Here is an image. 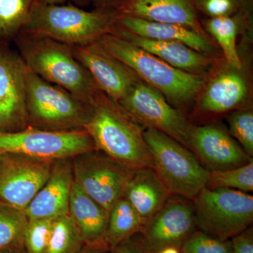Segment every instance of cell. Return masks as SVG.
<instances>
[{
  "instance_id": "obj_1",
  "label": "cell",
  "mask_w": 253,
  "mask_h": 253,
  "mask_svg": "<svg viewBox=\"0 0 253 253\" xmlns=\"http://www.w3.org/2000/svg\"><path fill=\"white\" fill-rule=\"evenodd\" d=\"M84 129L96 151L120 164L131 169L154 168L144 139V128L101 90L90 104Z\"/></svg>"
},
{
  "instance_id": "obj_2",
  "label": "cell",
  "mask_w": 253,
  "mask_h": 253,
  "mask_svg": "<svg viewBox=\"0 0 253 253\" xmlns=\"http://www.w3.org/2000/svg\"><path fill=\"white\" fill-rule=\"evenodd\" d=\"M20 56L30 71L90 104L100 90L75 57L71 46L46 37L21 32L15 38Z\"/></svg>"
},
{
  "instance_id": "obj_3",
  "label": "cell",
  "mask_w": 253,
  "mask_h": 253,
  "mask_svg": "<svg viewBox=\"0 0 253 253\" xmlns=\"http://www.w3.org/2000/svg\"><path fill=\"white\" fill-rule=\"evenodd\" d=\"M118 15L116 10L86 11L71 3L50 4L37 0L22 32L69 46L83 45L112 31Z\"/></svg>"
},
{
  "instance_id": "obj_4",
  "label": "cell",
  "mask_w": 253,
  "mask_h": 253,
  "mask_svg": "<svg viewBox=\"0 0 253 253\" xmlns=\"http://www.w3.org/2000/svg\"><path fill=\"white\" fill-rule=\"evenodd\" d=\"M111 56L130 68L138 78L176 104L194 99L204 84L201 75L173 67L114 33L104 34L97 41Z\"/></svg>"
},
{
  "instance_id": "obj_5",
  "label": "cell",
  "mask_w": 253,
  "mask_h": 253,
  "mask_svg": "<svg viewBox=\"0 0 253 253\" xmlns=\"http://www.w3.org/2000/svg\"><path fill=\"white\" fill-rule=\"evenodd\" d=\"M154 169L171 194L193 200L208 185L209 172L196 155L161 131L144 130Z\"/></svg>"
},
{
  "instance_id": "obj_6",
  "label": "cell",
  "mask_w": 253,
  "mask_h": 253,
  "mask_svg": "<svg viewBox=\"0 0 253 253\" xmlns=\"http://www.w3.org/2000/svg\"><path fill=\"white\" fill-rule=\"evenodd\" d=\"M28 126L51 131L84 129L90 104L28 71L26 88Z\"/></svg>"
},
{
  "instance_id": "obj_7",
  "label": "cell",
  "mask_w": 253,
  "mask_h": 253,
  "mask_svg": "<svg viewBox=\"0 0 253 253\" xmlns=\"http://www.w3.org/2000/svg\"><path fill=\"white\" fill-rule=\"evenodd\" d=\"M200 231L223 241L249 229L253 221V197L231 189L205 187L193 199Z\"/></svg>"
},
{
  "instance_id": "obj_8",
  "label": "cell",
  "mask_w": 253,
  "mask_h": 253,
  "mask_svg": "<svg viewBox=\"0 0 253 253\" xmlns=\"http://www.w3.org/2000/svg\"><path fill=\"white\" fill-rule=\"evenodd\" d=\"M94 150L92 139L85 129L51 131L28 126L21 130L0 131V154L56 161Z\"/></svg>"
},
{
  "instance_id": "obj_9",
  "label": "cell",
  "mask_w": 253,
  "mask_h": 253,
  "mask_svg": "<svg viewBox=\"0 0 253 253\" xmlns=\"http://www.w3.org/2000/svg\"><path fill=\"white\" fill-rule=\"evenodd\" d=\"M117 104L144 129L161 131L191 150L193 126L153 86L139 80Z\"/></svg>"
},
{
  "instance_id": "obj_10",
  "label": "cell",
  "mask_w": 253,
  "mask_h": 253,
  "mask_svg": "<svg viewBox=\"0 0 253 253\" xmlns=\"http://www.w3.org/2000/svg\"><path fill=\"white\" fill-rule=\"evenodd\" d=\"M72 168L76 184L108 211L123 197L134 170L96 150L73 158Z\"/></svg>"
},
{
  "instance_id": "obj_11",
  "label": "cell",
  "mask_w": 253,
  "mask_h": 253,
  "mask_svg": "<svg viewBox=\"0 0 253 253\" xmlns=\"http://www.w3.org/2000/svg\"><path fill=\"white\" fill-rule=\"evenodd\" d=\"M54 162L0 154V201L25 211L49 179Z\"/></svg>"
},
{
  "instance_id": "obj_12",
  "label": "cell",
  "mask_w": 253,
  "mask_h": 253,
  "mask_svg": "<svg viewBox=\"0 0 253 253\" xmlns=\"http://www.w3.org/2000/svg\"><path fill=\"white\" fill-rule=\"evenodd\" d=\"M28 71L19 53L0 43V131L21 130L28 126Z\"/></svg>"
},
{
  "instance_id": "obj_13",
  "label": "cell",
  "mask_w": 253,
  "mask_h": 253,
  "mask_svg": "<svg viewBox=\"0 0 253 253\" xmlns=\"http://www.w3.org/2000/svg\"><path fill=\"white\" fill-rule=\"evenodd\" d=\"M196 229L194 206L179 196L169 198L140 234L146 249L156 253L167 247L180 249Z\"/></svg>"
},
{
  "instance_id": "obj_14",
  "label": "cell",
  "mask_w": 253,
  "mask_h": 253,
  "mask_svg": "<svg viewBox=\"0 0 253 253\" xmlns=\"http://www.w3.org/2000/svg\"><path fill=\"white\" fill-rule=\"evenodd\" d=\"M71 47L75 57L89 73L97 87L115 102H119L140 80L97 41Z\"/></svg>"
},
{
  "instance_id": "obj_15",
  "label": "cell",
  "mask_w": 253,
  "mask_h": 253,
  "mask_svg": "<svg viewBox=\"0 0 253 253\" xmlns=\"http://www.w3.org/2000/svg\"><path fill=\"white\" fill-rule=\"evenodd\" d=\"M190 144L210 172L233 169L253 161L224 129L214 125L193 126Z\"/></svg>"
},
{
  "instance_id": "obj_16",
  "label": "cell",
  "mask_w": 253,
  "mask_h": 253,
  "mask_svg": "<svg viewBox=\"0 0 253 253\" xmlns=\"http://www.w3.org/2000/svg\"><path fill=\"white\" fill-rule=\"evenodd\" d=\"M115 10L123 16L179 25L205 36L195 0H122Z\"/></svg>"
},
{
  "instance_id": "obj_17",
  "label": "cell",
  "mask_w": 253,
  "mask_h": 253,
  "mask_svg": "<svg viewBox=\"0 0 253 253\" xmlns=\"http://www.w3.org/2000/svg\"><path fill=\"white\" fill-rule=\"evenodd\" d=\"M73 181L71 160L54 161L49 179L24 211L28 220L67 215Z\"/></svg>"
},
{
  "instance_id": "obj_18",
  "label": "cell",
  "mask_w": 253,
  "mask_h": 253,
  "mask_svg": "<svg viewBox=\"0 0 253 253\" xmlns=\"http://www.w3.org/2000/svg\"><path fill=\"white\" fill-rule=\"evenodd\" d=\"M110 33L130 42L173 67L186 72L199 75V73L207 71L212 62V59L206 55L178 42L154 41L141 38L116 24Z\"/></svg>"
},
{
  "instance_id": "obj_19",
  "label": "cell",
  "mask_w": 253,
  "mask_h": 253,
  "mask_svg": "<svg viewBox=\"0 0 253 253\" xmlns=\"http://www.w3.org/2000/svg\"><path fill=\"white\" fill-rule=\"evenodd\" d=\"M152 168L134 169L123 197L134 208L144 226L172 196Z\"/></svg>"
},
{
  "instance_id": "obj_20",
  "label": "cell",
  "mask_w": 253,
  "mask_h": 253,
  "mask_svg": "<svg viewBox=\"0 0 253 253\" xmlns=\"http://www.w3.org/2000/svg\"><path fill=\"white\" fill-rule=\"evenodd\" d=\"M109 211L89 197L73 181L68 215L81 233L84 244L109 249L106 231Z\"/></svg>"
},
{
  "instance_id": "obj_21",
  "label": "cell",
  "mask_w": 253,
  "mask_h": 253,
  "mask_svg": "<svg viewBox=\"0 0 253 253\" xmlns=\"http://www.w3.org/2000/svg\"><path fill=\"white\" fill-rule=\"evenodd\" d=\"M116 25L141 38L154 41L178 42L204 54L212 51V46L206 36L179 25L153 22L119 14Z\"/></svg>"
},
{
  "instance_id": "obj_22",
  "label": "cell",
  "mask_w": 253,
  "mask_h": 253,
  "mask_svg": "<svg viewBox=\"0 0 253 253\" xmlns=\"http://www.w3.org/2000/svg\"><path fill=\"white\" fill-rule=\"evenodd\" d=\"M247 93V83L241 75L234 71L221 73L208 86L201 99V109L212 113L230 111L244 101Z\"/></svg>"
},
{
  "instance_id": "obj_23",
  "label": "cell",
  "mask_w": 253,
  "mask_h": 253,
  "mask_svg": "<svg viewBox=\"0 0 253 253\" xmlns=\"http://www.w3.org/2000/svg\"><path fill=\"white\" fill-rule=\"evenodd\" d=\"M251 1L244 0L237 12L232 16L211 18L205 21V28L219 43L226 62L235 70L242 68L236 48V37L239 27L251 17Z\"/></svg>"
},
{
  "instance_id": "obj_24",
  "label": "cell",
  "mask_w": 253,
  "mask_h": 253,
  "mask_svg": "<svg viewBox=\"0 0 253 253\" xmlns=\"http://www.w3.org/2000/svg\"><path fill=\"white\" fill-rule=\"evenodd\" d=\"M144 224L136 212L125 198L118 200L109 211L106 244L112 249L131 236L139 234Z\"/></svg>"
},
{
  "instance_id": "obj_25",
  "label": "cell",
  "mask_w": 253,
  "mask_h": 253,
  "mask_svg": "<svg viewBox=\"0 0 253 253\" xmlns=\"http://www.w3.org/2000/svg\"><path fill=\"white\" fill-rule=\"evenodd\" d=\"M37 0H0V43L15 39L23 31Z\"/></svg>"
},
{
  "instance_id": "obj_26",
  "label": "cell",
  "mask_w": 253,
  "mask_h": 253,
  "mask_svg": "<svg viewBox=\"0 0 253 253\" xmlns=\"http://www.w3.org/2000/svg\"><path fill=\"white\" fill-rule=\"evenodd\" d=\"M28 221L24 211L0 201V249L24 247L23 234Z\"/></svg>"
},
{
  "instance_id": "obj_27",
  "label": "cell",
  "mask_w": 253,
  "mask_h": 253,
  "mask_svg": "<svg viewBox=\"0 0 253 253\" xmlns=\"http://www.w3.org/2000/svg\"><path fill=\"white\" fill-rule=\"evenodd\" d=\"M84 242L70 216H61L53 221L46 253H79Z\"/></svg>"
},
{
  "instance_id": "obj_28",
  "label": "cell",
  "mask_w": 253,
  "mask_h": 253,
  "mask_svg": "<svg viewBox=\"0 0 253 253\" xmlns=\"http://www.w3.org/2000/svg\"><path fill=\"white\" fill-rule=\"evenodd\" d=\"M206 187L251 192L253 191V161L233 169L211 171Z\"/></svg>"
},
{
  "instance_id": "obj_29",
  "label": "cell",
  "mask_w": 253,
  "mask_h": 253,
  "mask_svg": "<svg viewBox=\"0 0 253 253\" xmlns=\"http://www.w3.org/2000/svg\"><path fill=\"white\" fill-rule=\"evenodd\" d=\"M54 219L28 220L23 234V246L27 253H46Z\"/></svg>"
},
{
  "instance_id": "obj_30",
  "label": "cell",
  "mask_w": 253,
  "mask_h": 253,
  "mask_svg": "<svg viewBox=\"0 0 253 253\" xmlns=\"http://www.w3.org/2000/svg\"><path fill=\"white\" fill-rule=\"evenodd\" d=\"M181 253H233L231 240L223 241L196 230L179 249Z\"/></svg>"
},
{
  "instance_id": "obj_31",
  "label": "cell",
  "mask_w": 253,
  "mask_h": 253,
  "mask_svg": "<svg viewBox=\"0 0 253 253\" xmlns=\"http://www.w3.org/2000/svg\"><path fill=\"white\" fill-rule=\"evenodd\" d=\"M231 135L241 145L246 154L253 156V113L250 110L236 111L229 118Z\"/></svg>"
},
{
  "instance_id": "obj_32",
  "label": "cell",
  "mask_w": 253,
  "mask_h": 253,
  "mask_svg": "<svg viewBox=\"0 0 253 253\" xmlns=\"http://www.w3.org/2000/svg\"><path fill=\"white\" fill-rule=\"evenodd\" d=\"M244 0H195L198 12L211 18L232 16L237 12Z\"/></svg>"
},
{
  "instance_id": "obj_33",
  "label": "cell",
  "mask_w": 253,
  "mask_h": 253,
  "mask_svg": "<svg viewBox=\"0 0 253 253\" xmlns=\"http://www.w3.org/2000/svg\"><path fill=\"white\" fill-rule=\"evenodd\" d=\"M110 253H152L146 249L140 233L110 250Z\"/></svg>"
},
{
  "instance_id": "obj_34",
  "label": "cell",
  "mask_w": 253,
  "mask_h": 253,
  "mask_svg": "<svg viewBox=\"0 0 253 253\" xmlns=\"http://www.w3.org/2000/svg\"><path fill=\"white\" fill-rule=\"evenodd\" d=\"M233 253H253V232L249 228L231 240Z\"/></svg>"
},
{
  "instance_id": "obj_35",
  "label": "cell",
  "mask_w": 253,
  "mask_h": 253,
  "mask_svg": "<svg viewBox=\"0 0 253 253\" xmlns=\"http://www.w3.org/2000/svg\"><path fill=\"white\" fill-rule=\"evenodd\" d=\"M122 0H91L95 9L115 10Z\"/></svg>"
},
{
  "instance_id": "obj_36",
  "label": "cell",
  "mask_w": 253,
  "mask_h": 253,
  "mask_svg": "<svg viewBox=\"0 0 253 253\" xmlns=\"http://www.w3.org/2000/svg\"><path fill=\"white\" fill-rule=\"evenodd\" d=\"M42 2L50 4H63L65 3H71L77 6H86L91 3V0H38Z\"/></svg>"
},
{
  "instance_id": "obj_37",
  "label": "cell",
  "mask_w": 253,
  "mask_h": 253,
  "mask_svg": "<svg viewBox=\"0 0 253 253\" xmlns=\"http://www.w3.org/2000/svg\"><path fill=\"white\" fill-rule=\"evenodd\" d=\"M109 252V250L105 248L96 247V246H86L84 245V247L81 250L79 253H106Z\"/></svg>"
},
{
  "instance_id": "obj_38",
  "label": "cell",
  "mask_w": 253,
  "mask_h": 253,
  "mask_svg": "<svg viewBox=\"0 0 253 253\" xmlns=\"http://www.w3.org/2000/svg\"><path fill=\"white\" fill-rule=\"evenodd\" d=\"M0 253H27L25 248H17V249H0Z\"/></svg>"
},
{
  "instance_id": "obj_39",
  "label": "cell",
  "mask_w": 253,
  "mask_h": 253,
  "mask_svg": "<svg viewBox=\"0 0 253 253\" xmlns=\"http://www.w3.org/2000/svg\"><path fill=\"white\" fill-rule=\"evenodd\" d=\"M156 253H181L179 249L174 247L165 248Z\"/></svg>"
}]
</instances>
